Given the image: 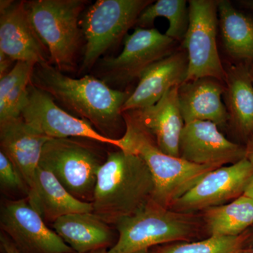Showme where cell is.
Listing matches in <instances>:
<instances>
[{
	"label": "cell",
	"instance_id": "obj_24",
	"mask_svg": "<svg viewBox=\"0 0 253 253\" xmlns=\"http://www.w3.org/2000/svg\"><path fill=\"white\" fill-rule=\"evenodd\" d=\"M36 66L18 61L0 78V123L21 117Z\"/></svg>",
	"mask_w": 253,
	"mask_h": 253
},
{
	"label": "cell",
	"instance_id": "obj_27",
	"mask_svg": "<svg viewBox=\"0 0 253 253\" xmlns=\"http://www.w3.org/2000/svg\"><path fill=\"white\" fill-rule=\"evenodd\" d=\"M0 186L1 191L8 194H21L28 198L27 184L21 173L9 158L0 151Z\"/></svg>",
	"mask_w": 253,
	"mask_h": 253
},
{
	"label": "cell",
	"instance_id": "obj_14",
	"mask_svg": "<svg viewBox=\"0 0 253 253\" xmlns=\"http://www.w3.org/2000/svg\"><path fill=\"white\" fill-rule=\"evenodd\" d=\"M211 121L186 123L179 141V157L196 165L222 167L239 162L246 156V148L226 139Z\"/></svg>",
	"mask_w": 253,
	"mask_h": 253
},
{
	"label": "cell",
	"instance_id": "obj_15",
	"mask_svg": "<svg viewBox=\"0 0 253 253\" xmlns=\"http://www.w3.org/2000/svg\"><path fill=\"white\" fill-rule=\"evenodd\" d=\"M179 86L166 93L154 106L125 112L146 131L165 154L179 157V141L185 123L179 104Z\"/></svg>",
	"mask_w": 253,
	"mask_h": 253
},
{
	"label": "cell",
	"instance_id": "obj_32",
	"mask_svg": "<svg viewBox=\"0 0 253 253\" xmlns=\"http://www.w3.org/2000/svg\"><path fill=\"white\" fill-rule=\"evenodd\" d=\"M107 249H100L96 250V251H91V252L86 253H107Z\"/></svg>",
	"mask_w": 253,
	"mask_h": 253
},
{
	"label": "cell",
	"instance_id": "obj_33",
	"mask_svg": "<svg viewBox=\"0 0 253 253\" xmlns=\"http://www.w3.org/2000/svg\"><path fill=\"white\" fill-rule=\"evenodd\" d=\"M246 242H249V244L253 245V232L252 234H249V237H248Z\"/></svg>",
	"mask_w": 253,
	"mask_h": 253
},
{
	"label": "cell",
	"instance_id": "obj_36",
	"mask_svg": "<svg viewBox=\"0 0 253 253\" xmlns=\"http://www.w3.org/2000/svg\"><path fill=\"white\" fill-rule=\"evenodd\" d=\"M249 4L251 5V7L253 8V1L249 2Z\"/></svg>",
	"mask_w": 253,
	"mask_h": 253
},
{
	"label": "cell",
	"instance_id": "obj_10",
	"mask_svg": "<svg viewBox=\"0 0 253 253\" xmlns=\"http://www.w3.org/2000/svg\"><path fill=\"white\" fill-rule=\"evenodd\" d=\"M174 42L156 28L136 27L125 38L121 54L100 60L101 81L110 86L139 78L146 68L172 54Z\"/></svg>",
	"mask_w": 253,
	"mask_h": 253
},
{
	"label": "cell",
	"instance_id": "obj_12",
	"mask_svg": "<svg viewBox=\"0 0 253 253\" xmlns=\"http://www.w3.org/2000/svg\"><path fill=\"white\" fill-rule=\"evenodd\" d=\"M253 174V164L246 158L213 169L174 201L169 209L193 214L231 202L244 194L245 186Z\"/></svg>",
	"mask_w": 253,
	"mask_h": 253
},
{
	"label": "cell",
	"instance_id": "obj_22",
	"mask_svg": "<svg viewBox=\"0 0 253 253\" xmlns=\"http://www.w3.org/2000/svg\"><path fill=\"white\" fill-rule=\"evenodd\" d=\"M211 236H239L253 225V199L241 195L228 204L204 211Z\"/></svg>",
	"mask_w": 253,
	"mask_h": 253
},
{
	"label": "cell",
	"instance_id": "obj_1",
	"mask_svg": "<svg viewBox=\"0 0 253 253\" xmlns=\"http://www.w3.org/2000/svg\"><path fill=\"white\" fill-rule=\"evenodd\" d=\"M31 84L49 95L62 109L91 125L100 134L117 139L122 107L129 93L113 89L91 76L69 77L49 63L34 68Z\"/></svg>",
	"mask_w": 253,
	"mask_h": 253
},
{
	"label": "cell",
	"instance_id": "obj_23",
	"mask_svg": "<svg viewBox=\"0 0 253 253\" xmlns=\"http://www.w3.org/2000/svg\"><path fill=\"white\" fill-rule=\"evenodd\" d=\"M219 26L226 51L232 57L253 61V21L228 1L218 2Z\"/></svg>",
	"mask_w": 253,
	"mask_h": 253
},
{
	"label": "cell",
	"instance_id": "obj_35",
	"mask_svg": "<svg viewBox=\"0 0 253 253\" xmlns=\"http://www.w3.org/2000/svg\"><path fill=\"white\" fill-rule=\"evenodd\" d=\"M234 253H253L252 251H244V250H240V251H237V252Z\"/></svg>",
	"mask_w": 253,
	"mask_h": 253
},
{
	"label": "cell",
	"instance_id": "obj_17",
	"mask_svg": "<svg viewBox=\"0 0 253 253\" xmlns=\"http://www.w3.org/2000/svg\"><path fill=\"white\" fill-rule=\"evenodd\" d=\"M49 139L28 126L21 116L0 123L1 151L21 173L29 190L28 196L34 192L43 147Z\"/></svg>",
	"mask_w": 253,
	"mask_h": 253
},
{
	"label": "cell",
	"instance_id": "obj_34",
	"mask_svg": "<svg viewBox=\"0 0 253 253\" xmlns=\"http://www.w3.org/2000/svg\"><path fill=\"white\" fill-rule=\"evenodd\" d=\"M133 253H152V252H151V251L150 249H144L141 250V251H136V252Z\"/></svg>",
	"mask_w": 253,
	"mask_h": 253
},
{
	"label": "cell",
	"instance_id": "obj_2",
	"mask_svg": "<svg viewBox=\"0 0 253 253\" xmlns=\"http://www.w3.org/2000/svg\"><path fill=\"white\" fill-rule=\"evenodd\" d=\"M154 178L137 155L118 149L108 153L95 186L93 213L111 225L153 201Z\"/></svg>",
	"mask_w": 253,
	"mask_h": 253
},
{
	"label": "cell",
	"instance_id": "obj_28",
	"mask_svg": "<svg viewBox=\"0 0 253 253\" xmlns=\"http://www.w3.org/2000/svg\"><path fill=\"white\" fill-rule=\"evenodd\" d=\"M0 241H1V249H3L4 253H21L16 249L12 241L7 236L5 235L4 233L0 236Z\"/></svg>",
	"mask_w": 253,
	"mask_h": 253
},
{
	"label": "cell",
	"instance_id": "obj_16",
	"mask_svg": "<svg viewBox=\"0 0 253 253\" xmlns=\"http://www.w3.org/2000/svg\"><path fill=\"white\" fill-rule=\"evenodd\" d=\"M186 52L177 51L153 63L141 73L137 86L126 99L122 113L154 106L169 89L185 83Z\"/></svg>",
	"mask_w": 253,
	"mask_h": 253
},
{
	"label": "cell",
	"instance_id": "obj_21",
	"mask_svg": "<svg viewBox=\"0 0 253 253\" xmlns=\"http://www.w3.org/2000/svg\"><path fill=\"white\" fill-rule=\"evenodd\" d=\"M225 100L229 118L241 134L253 131V75L245 65L231 67L226 73Z\"/></svg>",
	"mask_w": 253,
	"mask_h": 253
},
{
	"label": "cell",
	"instance_id": "obj_25",
	"mask_svg": "<svg viewBox=\"0 0 253 253\" xmlns=\"http://www.w3.org/2000/svg\"><path fill=\"white\" fill-rule=\"evenodd\" d=\"M169 20L166 36L175 41H182L189 26V9L184 0H158L146 6L136 22L137 27L147 28L154 25L156 18Z\"/></svg>",
	"mask_w": 253,
	"mask_h": 253
},
{
	"label": "cell",
	"instance_id": "obj_26",
	"mask_svg": "<svg viewBox=\"0 0 253 253\" xmlns=\"http://www.w3.org/2000/svg\"><path fill=\"white\" fill-rule=\"evenodd\" d=\"M249 234L211 236L196 242L172 243L151 249L152 253H234L242 249Z\"/></svg>",
	"mask_w": 253,
	"mask_h": 253
},
{
	"label": "cell",
	"instance_id": "obj_9",
	"mask_svg": "<svg viewBox=\"0 0 253 253\" xmlns=\"http://www.w3.org/2000/svg\"><path fill=\"white\" fill-rule=\"evenodd\" d=\"M21 117L28 126L49 139L79 138L123 149L121 138L111 139L100 134L89 123L62 109L31 83Z\"/></svg>",
	"mask_w": 253,
	"mask_h": 253
},
{
	"label": "cell",
	"instance_id": "obj_11",
	"mask_svg": "<svg viewBox=\"0 0 253 253\" xmlns=\"http://www.w3.org/2000/svg\"><path fill=\"white\" fill-rule=\"evenodd\" d=\"M0 226L21 253H76L56 231L46 226L28 198L2 204Z\"/></svg>",
	"mask_w": 253,
	"mask_h": 253
},
{
	"label": "cell",
	"instance_id": "obj_18",
	"mask_svg": "<svg viewBox=\"0 0 253 253\" xmlns=\"http://www.w3.org/2000/svg\"><path fill=\"white\" fill-rule=\"evenodd\" d=\"M226 88L217 80L204 78L186 82L179 87V104L184 123L211 121L217 126L225 124L230 118L221 101Z\"/></svg>",
	"mask_w": 253,
	"mask_h": 253
},
{
	"label": "cell",
	"instance_id": "obj_37",
	"mask_svg": "<svg viewBox=\"0 0 253 253\" xmlns=\"http://www.w3.org/2000/svg\"></svg>",
	"mask_w": 253,
	"mask_h": 253
},
{
	"label": "cell",
	"instance_id": "obj_31",
	"mask_svg": "<svg viewBox=\"0 0 253 253\" xmlns=\"http://www.w3.org/2000/svg\"><path fill=\"white\" fill-rule=\"evenodd\" d=\"M244 195L253 199V174L250 177L247 184L245 186Z\"/></svg>",
	"mask_w": 253,
	"mask_h": 253
},
{
	"label": "cell",
	"instance_id": "obj_20",
	"mask_svg": "<svg viewBox=\"0 0 253 253\" xmlns=\"http://www.w3.org/2000/svg\"><path fill=\"white\" fill-rule=\"evenodd\" d=\"M28 200L46 223L53 224L68 214L93 212L91 203L76 199L52 173L41 167L37 171L34 192Z\"/></svg>",
	"mask_w": 253,
	"mask_h": 253
},
{
	"label": "cell",
	"instance_id": "obj_3",
	"mask_svg": "<svg viewBox=\"0 0 253 253\" xmlns=\"http://www.w3.org/2000/svg\"><path fill=\"white\" fill-rule=\"evenodd\" d=\"M126 131L121 137L123 151L137 155L148 166L155 183L153 201L169 208L208 172L217 169L214 165H196L182 158L165 154L155 141L125 113Z\"/></svg>",
	"mask_w": 253,
	"mask_h": 253
},
{
	"label": "cell",
	"instance_id": "obj_8",
	"mask_svg": "<svg viewBox=\"0 0 253 253\" xmlns=\"http://www.w3.org/2000/svg\"><path fill=\"white\" fill-rule=\"evenodd\" d=\"M218 2L189 1V26L183 40L188 58L185 83L204 78L226 81L217 46Z\"/></svg>",
	"mask_w": 253,
	"mask_h": 253
},
{
	"label": "cell",
	"instance_id": "obj_5",
	"mask_svg": "<svg viewBox=\"0 0 253 253\" xmlns=\"http://www.w3.org/2000/svg\"><path fill=\"white\" fill-rule=\"evenodd\" d=\"M116 244L107 253H133L161 245L187 241L198 226L193 214L173 211L151 201L134 214L115 224Z\"/></svg>",
	"mask_w": 253,
	"mask_h": 253
},
{
	"label": "cell",
	"instance_id": "obj_19",
	"mask_svg": "<svg viewBox=\"0 0 253 253\" xmlns=\"http://www.w3.org/2000/svg\"><path fill=\"white\" fill-rule=\"evenodd\" d=\"M52 224L58 235L76 253L109 251L117 242L111 224L93 212L68 214Z\"/></svg>",
	"mask_w": 253,
	"mask_h": 253
},
{
	"label": "cell",
	"instance_id": "obj_13",
	"mask_svg": "<svg viewBox=\"0 0 253 253\" xmlns=\"http://www.w3.org/2000/svg\"><path fill=\"white\" fill-rule=\"evenodd\" d=\"M0 52L14 62L50 63L49 52L32 23L26 1L1 0Z\"/></svg>",
	"mask_w": 253,
	"mask_h": 253
},
{
	"label": "cell",
	"instance_id": "obj_29",
	"mask_svg": "<svg viewBox=\"0 0 253 253\" xmlns=\"http://www.w3.org/2000/svg\"><path fill=\"white\" fill-rule=\"evenodd\" d=\"M14 61H12L10 58L8 57L3 53L0 52V78L4 76L11 68V65L14 63ZM16 63V62H15Z\"/></svg>",
	"mask_w": 253,
	"mask_h": 253
},
{
	"label": "cell",
	"instance_id": "obj_7",
	"mask_svg": "<svg viewBox=\"0 0 253 253\" xmlns=\"http://www.w3.org/2000/svg\"><path fill=\"white\" fill-rule=\"evenodd\" d=\"M148 0H98L81 20L85 40L82 69L88 71L100 58L126 36L136 25L143 10L152 3Z\"/></svg>",
	"mask_w": 253,
	"mask_h": 253
},
{
	"label": "cell",
	"instance_id": "obj_30",
	"mask_svg": "<svg viewBox=\"0 0 253 253\" xmlns=\"http://www.w3.org/2000/svg\"><path fill=\"white\" fill-rule=\"evenodd\" d=\"M245 158H247L253 166V131L249 136V142L246 148Z\"/></svg>",
	"mask_w": 253,
	"mask_h": 253
},
{
	"label": "cell",
	"instance_id": "obj_4",
	"mask_svg": "<svg viewBox=\"0 0 253 253\" xmlns=\"http://www.w3.org/2000/svg\"><path fill=\"white\" fill-rule=\"evenodd\" d=\"M84 0H33L26 1L35 29L49 52L50 64L61 72L76 66L83 36L81 15Z\"/></svg>",
	"mask_w": 253,
	"mask_h": 253
},
{
	"label": "cell",
	"instance_id": "obj_6",
	"mask_svg": "<svg viewBox=\"0 0 253 253\" xmlns=\"http://www.w3.org/2000/svg\"><path fill=\"white\" fill-rule=\"evenodd\" d=\"M106 159L86 141L50 139L43 147L39 167L52 173L76 199L91 203L98 172Z\"/></svg>",
	"mask_w": 253,
	"mask_h": 253
}]
</instances>
